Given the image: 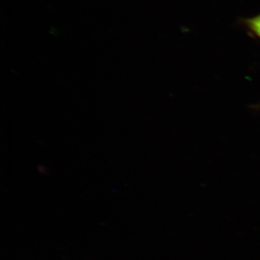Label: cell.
Wrapping results in <instances>:
<instances>
[{
	"instance_id": "cell-1",
	"label": "cell",
	"mask_w": 260,
	"mask_h": 260,
	"mask_svg": "<svg viewBox=\"0 0 260 260\" xmlns=\"http://www.w3.org/2000/svg\"><path fill=\"white\" fill-rule=\"evenodd\" d=\"M242 24L249 35L260 39V13L251 18L242 19Z\"/></svg>"
}]
</instances>
